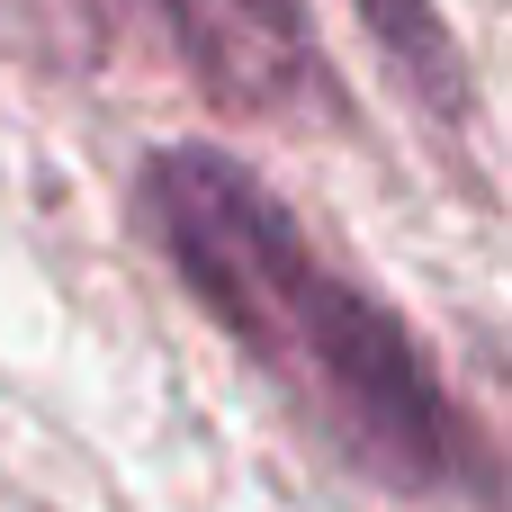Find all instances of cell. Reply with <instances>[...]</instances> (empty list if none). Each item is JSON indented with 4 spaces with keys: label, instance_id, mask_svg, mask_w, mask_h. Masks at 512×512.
Segmentation results:
<instances>
[{
    "label": "cell",
    "instance_id": "6da1fadb",
    "mask_svg": "<svg viewBox=\"0 0 512 512\" xmlns=\"http://www.w3.org/2000/svg\"><path fill=\"white\" fill-rule=\"evenodd\" d=\"M135 207L162 261L189 279V297L279 387H297L378 486L450 495L468 477L477 441L450 387L432 378L423 342L306 243V225L279 207L261 171L225 162L216 144H171L144 162Z\"/></svg>",
    "mask_w": 512,
    "mask_h": 512
},
{
    "label": "cell",
    "instance_id": "7a4b0ae2",
    "mask_svg": "<svg viewBox=\"0 0 512 512\" xmlns=\"http://www.w3.org/2000/svg\"><path fill=\"white\" fill-rule=\"evenodd\" d=\"M198 99L243 126H333L342 72L306 18V0H144Z\"/></svg>",
    "mask_w": 512,
    "mask_h": 512
},
{
    "label": "cell",
    "instance_id": "3957f363",
    "mask_svg": "<svg viewBox=\"0 0 512 512\" xmlns=\"http://www.w3.org/2000/svg\"><path fill=\"white\" fill-rule=\"evenodd\" d=\"M351 9L369 18V36L387 45V63L405 72V90L423 108L468 117V63H459V45H450V27H441L432 0H351Z\"/></svg>",
    "mask_w": 512,
    "mask_h": 512
}]
</instances>
